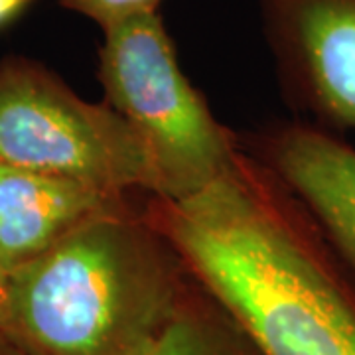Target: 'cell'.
<instances>
[{
	"instance_id": "cell-1",
	"label": "cell",
	"mask_w": 355,
	"mask_h": 355,
	"mask_svg": "<svg viewBox=\"0 0 355 355\" xmlns=\"http://www.w3.org/2000/svg\"><path fill=\"white\" fill-rule=\"evenodd\" d=\"M142 216L265 355H355V275L243 140L219 180Z\"/></svg>"
},
{
	"instance_id": "cell-2",
	"label": "cell",
	"mask_w": 355,
	"mask_h": 355,
	"mask_svg": "<svg viewBox=\"0 0 355 355\" xmlns=\"http://www.w3.org/2000/svg\"><path fill=\"white\" fill-rule=\"evenodd\" d=\"M190 279L140 203L14 268L0 331L26 355H150Z\"/></svg>"
},
{
	"instance_id": "cell-3",
	"label": "cell",
	"mask_w": 355,
	"mask_h": 355,
	"mask_svg": "<svg viewBox=\"0 0 355 355\" xmlns=\"http://www.w3.org/2000/svg\"><path fill=\"white\" fill-rule=\"evenodd\" d=\"M99 71L105 103L148 148L160 198L182 200L223 176L241 146L182 71L160 10L101 28Z\"/></svg>"
},
{
	"instance_id": "cell-4",
	"label": "cell",
	"mask_w": 355,
	"mask_h": 355,
	"mask_svg": "<svg viewBox=\"0 0 355 355\" xmlns=\"http://www.w3.org/2000/svg\"><path fill=\"white\" fill-rule=\"evenodd\" d=\"M0 164L158 196L144 142L109 103L79 97L46 65L0 60Z\"/></svg>"
},
{
	"instance_id": "cell-5",
	"label": "cell",
	"mask_w": 355,
	"mask_h": 355,
	"mask_svg": "<svg viewBox=\"0 0 355 355\" xmlns=\"http://www.w3.org/2000/svg\"><path fill=\"white\" fill-rule=\"evenodd\" d=\"M291 105L355 130V0H254Z\"/></svg>"
},
{
	"instance_id": "cell-6",
	"label": "cell",
	"mask_w": 355,
	"mask_h": 355,
	"mask_svg": "<svg viewBox=\"0 0 355 355\" xmlns=\"http://www.w3.org/2000/svg\"><path fill=\"white\" fill-rule=\"evenodd\" d=\"M243 144L304 203L355 275V146L312 123H286Z\"/></svg>"
},
{
	"instance_id": "cell-7",
	"label": "cell",
	"mask_w": 355,
	"mask_h": 355,
	"mask_svg": "<svg viewBox=\"0 0 355 355\" xmlns=\"http://www.w3.org/2000/svg\"><path fill=\"white\" fill-rule=\"evenodd\" d=\"M144 196L0 164V265H26L91 219L137 209Z\"/></svg>"
},
{
	"instance_id": "cell-8",
	"label": "cell",
	"mask_w": 355,
	"mask_h": 355,
	"mask_svg": "<svg viewBox=\"0 0 355 355\" xmlns=\"http://www.w3.org/2000/svg\"><path fill=\"white\" fill-rule=\"evenodd\" d=\"M150 355H265L237 318L191 275Z\"/></svg>"
},
{
	"instance_id": "cell-9",
	"label": "cell",
	"mask_w": 355,
	"mask_h": 355,
	"mask_svg": "<svg viewBox=\"0 0 355 355\" xmlns=\"http://www.w3.org/2000/svg\"><path fill=\"white\" fill-rule=\"evenodd\" d=\"M60 6L105 28L116 20L160 8L162 0H58Z\"/></svg>"
},
{
	"instance_id": "cell-10",
	"label": "cell",
	"mask_w": 355,
	"mask_h": 355,
	"mask_svg": "<svg viewBox=\"0 0 355 355\" xmlns=\"http://www.w3.org/2000/svg\"><path fill=\"white\" fill-rule=\"evenodd\" d=\"M10 288H12V270L0 265V328L10 304Z\"/></svg>"
},
{
	"instance_id": "cell-11",
	"label": "cell",
	"mask_w": 355,
	"mask_h": 355,
	"mask_svg": "<svg viewBox=\"0 0 355 355\" xmlns=\"http://www.w3.org/2000/svg\"><path fill=\"white\" fill-rule=\"evenodd\" d=\"M28 0H0V26L10 22L24 10Z\"/></svg>"
},
{
	"instance_id": "cell-12",
	"label": "cell",
	"mask_w": 355,
	"mask_h": 355,
	"mask_svg": "<svg viewBox=\"0 0 355 355\" xmlns=\"http://www.w3.org/2000/svg\"><path fill=\"white\" fill-rule=\"evenodd\" d=\"M0 355H26L16 343L0 331Z\"/></svg>"
}]
</instances>
